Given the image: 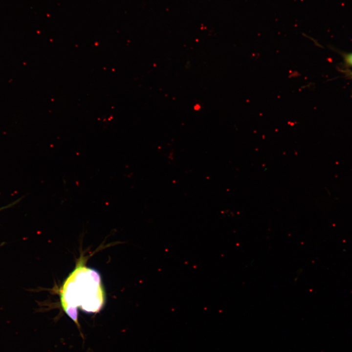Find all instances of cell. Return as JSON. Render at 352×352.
Segmentation results:
<instances>
[{
	"mask_svg": "<svg viewBox=\"0 0 352 352\" xmlns=\"http://www.w3.org/2000/svg\"><path fill=\"white\" fill-rule=\"evenodd\" d=\"M345 63L349 66H352V52L345 54L344 55Z\"/></svg>",
	"mask_w": 352,
	"mask_h": 352,
	"instance_id": "7a4b0ae2",
	"label": "cell"
},
{
	"mask_svg": "<svg viewBox=\"0 0 352 352\" xmlns=\"http://www.w3.org/2000/svg\"><path fill=\"white\" fill-rule=\"evenodd\" d=\"M21 199V198H20L17 199L16 200L12 202V203H10V204H9L8 205H6L5 206L0 207V211L1 210H4L5 209L12 207L13 206H14V205H15L17 203H18L20 201Z\"/></svg>",
	"mask_w": 352,
	"mask_h": 352,
	"instance_id": "3957f363",
	"label": "cell"
},
{
	"mask_svg": "<svg viewBox=\"0 0 352 352\" xmlns=\"http://www.w3.org/2000/svg\"><path fill=\"white\" fill-rule=\"evenodd\" d=\"M61 300L66 313L79 326L77 307L88 313L98 312L104 303L101 278L95 270L77 266L64 284Z\"/></svg>",
	"mask_w": 352,
	"mask_h": 352,
	"instance_id": "6da1fadb",
	"label": "cell"
},
{
	"mask_svg": "<svg viewBox=\"0 0 352 352\" xmlns=\"http://www.w3.org/2000/svg\"><path fill=\"white\" fill-rule=\"evenodd\" d=\"M346 74H347L348 76H349L351 78H352V71H349L348 70H347L346 71Z\"/></svg>",
	"mask_w": 352,
	"mask_h": 352,
	"instance_id": "277c9868",
	"label": "cell"
}]
</instances>
